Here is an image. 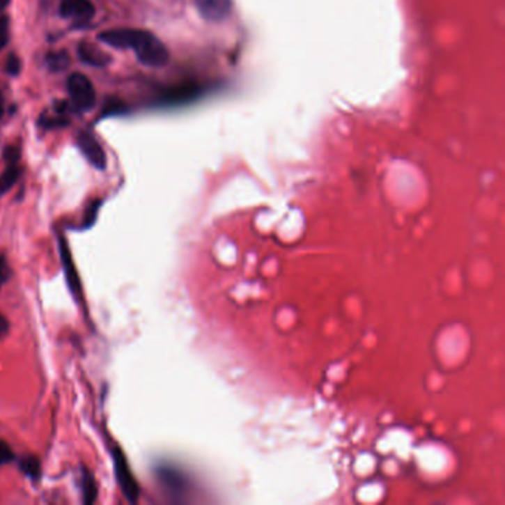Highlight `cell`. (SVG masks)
<instances>
[{
	"instance_id": "obj_1",
	"label": "cell",
	"mask_w": 505,
	"mask_h": 505,
	"mask_svg": "<svg viewBox=\"0 0 505 505\" xmlns=\"http://www.w3.org/2000/svg\"><path fill=\"white\" fill-rule=\"evenodd\" d=\"M98 38L113 48L134 49L139 63L147 67H162L169 60L168 48L163 42L144 30L114 29L102 31Z\"/></svg>"
},
{
	"instance_id": "obj_2",
	"label": "cell",
	"mask_w": 505,
	"mask_h": 505,
	"mask_svg": "<svg viewBox=\"0 0 505 505\" xmlns=\"http://www.w3.org/2000/svg\"><path fill=\"white\" fill-rule=\"evenodd\" d=\"M113 458H114V472L119 486L123 492V495L129 502H137L139 497V488L134 474L131 473V468L126 461V456L122 452L119 446L113 448Z\"/></svg>"
},
{
	"instance_id": "obj_3",
	"label": "cell",
	"mask_w": 505,
	"mask_h": 505,
	"mask_svg": "<svg viewBox=\"0 0 505 505\" xmlns=\"http://www.w3.org/2000/svg\"><path fill=\"white\" fill-rule=\"evenodd\" d=\"M68 92L72 101L80 110H91L95 104V89L84 75L75 73L68 77Z\"/></svg>"
},
{
	"instance_id": "obj_4",
	"label": "cell",
	"mask_w": 505,
	"mask_h": 505,
	"mask_svg": "<svg viewBox=\"0 0 505 505\" xmlns=\"http://www.w3.org/2000/svg\"><path fill=\"white\" fill-rule=\"evenodd\" d=\"M196 8L203 20L219 22L230 17L233 0H196Z\"/></svg>"
},
{
	"instance_id": "obj_5",
	"label": "cell",
	"mask_w": 505,
	"mask_h": 505,
	"mask_svg": "<svg viewBox=\"0 0 505 505\" xmlns=\"http://www.w3.org/2000/svg\"><path fill=\"white\" fill-rule=\"evenodd\" d=\"M77 144L84 153L85 157L89 160L91 164L98 168V169H104L105 164H107V159H105V153L102 150V147L100 146L98 141L93 138L91 134L88 132H80L77 137Z\"/></svg>"
},
{
	"instance_id": "obj_6",
	"label": "cell",
	"mask_w": 505,
	"mask_h": 505,
	"mask_svg": "<svg viewBox=\"0 0 505 505\" xmlns=\"http://www.w3.org/2000/svg\"><path fill=\"white\" fill-rule=\"evenodd\" d=\"M60 13L68 20L86 22L95 14V8H93L91 0H63Z\"/></svg>"
},
{
	"instance_id": "obj_7",
	"label": "cell",
	"mask_w": 505,
	"mask_h": 505,
	"mask_svg": "<svg viewBox=\"0 0 505 505\" xmlns=\"http://www.w3.org/2000/svg\"><path fill=\"white\" fill-rule=\"evenodd\" d=\"M60 254H61V261H63V267L65 272V277H67V283L72 289V293L76 298H80L81 295V285L79 281V276L76 272V267L73 263L72 254H70V249L67 246V242L64 238H60Z\"/></svg>"
},
{
	"instance_id": "obj_8",
	"label": "cell",
	"mask_w": 505,
	"mask_h": 505,
	"mask_svg": "<svg viewBox=\"0 0 505 505\" xmlns=\"http://www.w3.org/2000/svg\"><path fill=\"white\" fill-rule=\"evenodd\" d=\"M79 56L81 61L89 65H93V67H104L110 63L109 54H105L102 49L98 48L97 45H93L91 42L80 43Z\"/></svg>"
},
{
	"instance_id": "obj_9",
	"label": "cell",
	"mask_w": 505,
	"mask_h": 505,
	"mask_svg": "<svg viewBox=\"0 0 505 505\" xmlns=\"http://www.w3.org/2000/svg\"><path fill=\"white\" fill-rule=\"evenodd\" d=\"M20 173H21V169L18 168L17 163L8 164L5 172L0 175V196L6 194L10 189H13L20 178Z\"/></svg>"
},
{
	"instance_id": "obj_10",
	"label": "cell",
	"mask_w": 505,
	"mask_h": 505,
	"mask_svg": "<svg viewBox=\"0 0 505 505\" xmlns=\"http://www.w3.org/2000/svg\"><path fill=\"white\" fill-rule=\"evenodd\" d=\"M20 469L27 477H30L33 480H39L40 479V474H42L40 461L38 460L36 456H26V458H22L21 463H20Z\"/></svg>"
},
{
	"instance_id": "obj_11",
	"label": "cell",
	"mask_w": 505,
	"mask_h": 505,
	"mask_svg": "<svg viewBox=\"0 0 505 505\" xmlns=\"http://www.w3.org/2000/svg\"><path fill=\"white\" fill-rule=\"evenodd\" d=\"M81 486H84V501L88 505L95 502V499H97V483H95V479H93L92 474L88 473L86 469L84 472V476H81Z\"/></svg>"
},
{
	"instance_id": "obj_12",
	"label": "cell",
	"mask_w": 505,
	"mask_h": 505,
	"mask_svg": "<svg viewBox=\"0 0 505 505\" xmlns=\"http://www.w3.org/2000/svg\"><path fill=\"white\" fill-rule=\"evenodd\" d=\"M70 63V58L65 52H56L48 55V64L52 70H64Z\"/></svg>"
},
{
	"instance_id": "obj_13",
	"label": "cell",
	"mask_w": 505,
	"mask_h": 505,
	"mask_svg": "<svg viewBox=\"0 0 505 505\" xmlns=\"http://www.w3.org/2000/svg\"><path fill=\"white\" fill-rule=\"evenodd\" d=\"M100 206H101V202L100 201H95L93 202L85 212V217H84V228H91L93 224H95L97 221V215H98V210H100Z\"/></svg>"
},
{
	"instance_id": "obj_14",
	"label": "cell",
	"mask_w": 505,
	"mask_h": 505,
	"mask_svg": "<svg viewBox=\"0 0 505 505\" xmlns=\"http://www.w3.org/2000/svg\"><path fill=\"white\" fill-rule=\"evenodd\" d=\"M14 458L15 455L13 449H10V446L5 440H0V465L13 463Z\"/></svg>"
},
{
	"instance_id": "obj_15",
	"label": "cell",
	"mask_w": 505,
	"mask_h": 505,
	"mask_svg": "<svg viewBox=\"0 0 505 505\" xmlns=\"http://www.w3.org/2000/svg\"><path fill=\"white\" fill-rule=\"evenodd\" d=\"M9 40V20L0 17V49L5 48Z\"/></svg>"
},
{
	"instance_id": "obj_16",
	"label": "cell",
	"mask_w": 505,
	"mask_h": 505,
	"mask_svg": "<svg viewBox=\"0 0 505 505\" xmlns=\"http://www.w3.org/2000/svg\"><path fill=\"white\" fill-rule=\"evenodd\" d=\"M6 70L10 76H17L21 72V61L20 58L15 55H10L6 63Z\"/></svg>"
},
{
	"instance_id": "obj_17",
	"label": "cell",
	"mask_w": 505,
	"mask_h": 505,
	"mask_svg": "<svg viewBox=\"0 0 505 505\" xmlns=\"http://www.w3.org/2000/svg\"><path fill=\"white\" fill-rule=\"evenodd\" d=\"M5 160L9 163H17L18 159H20V148L15 147V146H10L5 150Z\"/></svg>"
},
{
	"instance_id": "obj_18",
	"label": "cell",
	"mask_w": 505,
	"mask_h": 505,
	"mask_svg": "<svg viewBox=\"0 0 505 505\" xmlns=\"http://www.w3.org/2000/svg\"><path fill=\"white\" fill-rule=\"evenodd\" d=\"M9 276H10L9 265H8L5 258L0 256V288H2V285L9 279Z\"/></svg>"
},
{
	"instance_id": "obj_19",
	"label": "cell",
	"mask_w": 505,
	"mask_h": 505,
	"mask_svg": "<svg viewBox=\"0 0 505 505\" xmlns=\"http://www.w3.org/2000/svg\"><path fill=\"white\" fill-rule=\"evenodd\" d=\"M8 331H9V322L6 317L0 313V338L5 336L8 334Z\"/></svg>"
},
{
	"instance_id": "obj_20",
	"label": "cell",
	"mask_w": 505,
	"mask_h": 505,
	"mask_svg": "<svg viewBox=\"0 0 505 505\" xmlns=\"http://www.w3.org/2000/svg\"><path fill=\"white\" fill-rule=\"evenodd\" d=\"M3 111H5V102H3V95H2V92H0V117L3 116Z\"/></svg>"
},
{
	"instance_id": "obj_21",
	"label": "cell",
	"mask_w": 505,
	"mask_h": 505,
	"mask_svg": "<svg viewBox=\"0 0 505 505\" xmlns=\"http://www.w3.org/2000/svg\"><path fill=\"white\" fill-rule=\"evenodd\" d=\"M9 2H10V0H0V9L6 8L9 5Z\"/></svg>"
}]
</instances>
